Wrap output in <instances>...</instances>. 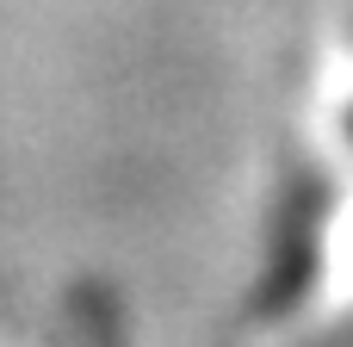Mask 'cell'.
<instances>
[{
    "label": "cell",
    "instance_id": "6da1fadb",
    "mask_svg": "<svg viewBox=\"0 0 353 347\" xmlns=\"http://www.w3.org/2000/svg\"><path fill=\"white\" fill-rule=\"evenodd\" d=\"M347 124H353V118H347Z\"/></svg>",
    "mask_w": 353,
    "mask_h": 347
}]
</instances>
